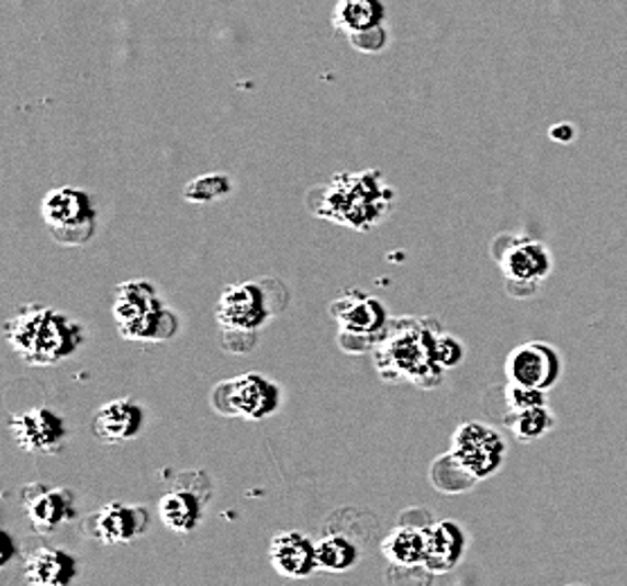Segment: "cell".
<instances>
[{
	"instance_id": "6da1fadb",
	"label": "cell",
	"mask_w": 627,
	"mask_h": 586,
	"mask_svg": "<svg viewBox=\"0 0 627 586\" xmlns=\"http://www.w3.org/2000/svg\"><path fill=\"white\" fill-rule=\"evenodd\" d=\"M12 352L27 365L48 368L70 359L87 341L83 327L46 305H25L5 323Z\"/></svg>"
},
{
	"instance_id": "7a4b0ae2",
	"label": "cell",
	"mask_w": 627,
	"mask_h": 586,
	"mask_svg": "<svg viewBox=\"0 0 627 586\" xmlns=\"http://www.w3.org/2000/svg\"><path fill=\"white\" fill-rule=\"evenodd\" d=\"M395 203V192L384 183L380 172L337 174L321 188L312 211L339 226L366 233L384 222Z\"/></svg>"
},
{
	"instance_id": "3957f363",
	"label": "cell",
	"mask_w": 627,
	"mask_h": 586,
	"mask_svg": "<svg viewBox=\"0 0 627 586\" xmlns=\"http://www.w3.org/2000/svg\"><path fill=\"white\" fill-rule=\"evenodd\" d=\"M111 314L120 337L132 343H165L175 339L181 329L179 316L165 305L149 280L117 284Z\"/></svg>"
},
{
	"instance_id": "277c9868",
	"label": "cell",
	"mask_w": 627,
	"mask_h": 586,
	"mask_svg": "<svg viewBox=\"0 0 627 586\" xmlns=\"http://www.w3.org/2000/svg\"><path fill=\"white\" fill-rule=\"evenodd\" d=\"M273 309L269 307L267 291L260 282L228 284L220 293L215 305V318L224 334V348L233 352L235 341L256 346V334L271 320Z\"/></svg>"
},
{
	"instance_id": "5b68a950",
	"label": "cell",
	"mask_w": 627,
	"mask_h": 586,
	"mask_svg": "<svg viewBox=\"0 0 627 586\" xmlns=\"http://www.w3.org/2000/svg\"><path fill=\"white\" fill-rule=\"evenodd\" d=\"M436 339L423 325L406 327L389 341V352L384 361H378V370L387 376V382L438 384L443 368L436 361Z\"/></svg>"
},
{
	"instance_id": "8992f818",
	"label": "cell",
	"mask_w": 627,
	"mask_h": 586,
	"mask_svg": "<svg viewBox=\"0 0 627 586\" xmlns=\"http://www.w3.org/2000/svg\"><path fill=\"white\" fill-rule=\"evenodd\" d=\"M41 217L59 246H83L96 237L98 211L93 196L72 185L51 190L41 201Z\"/></svg>"
},
{
	"instance_id": "52a82bcc",
	"label": "cell",
	"mask_w": 627,
	"mask_h": 586,
	"mask_svg": "<svg viewBox=\"0 0 627 586\" xmlns=\"http://www.w3.org/2000/svg\"><path fill=\"white\" fill-rule=\"evenodd\" d=\"M282 402L280 386L260 372H246L222 382L211 393V404L226 417L260 422L271 417Z\"/></svg>"
},
{
	"instance_id": "ba28073f",
	"label": "cell",
	"mask_w": 627,
	"mask_h": 586,
	"mask_svg": "<svg viewBox=\"0 0 627 586\" xmlns=\"http://www.w3.org/2000/svg\"><path fill=\"white\" fill-rule=\"evenodd\" d=\"M447 458L470 481L494 476L506 460V440L483 422H466L451 433Z\"/></svg>"
},
{
	"instance_id": "9c48e42d",
	"label": "cell",
	"mask_w": 627,
	"mask_h": 586,
	"mask_svg": "<svg viewBox=\"0 0 627 586\" xmlns=\"http://www.w3.org/2000/svg\"><path fill=\"white\" fill-rule=\"evenodd\" d=\"M329 314L339 325L342 348L352 339L363 341L366 348H370L387 337L389 316L384 305L359 289L339 293V298L329 307Z\"/></svg>"
},
{
	"instance_id": "30bf717a",
	"label": "cell",
	"mask_w": 627,
	"mask_h": 586,
	"mask_svg": "<svg viewBox=\"0 0 627 586\" xmlns=\"http://www.w3.org/2000/svg\"><path fill=\"white\" fill-rule=\"evenodd\" d=\"M10 433L25 453L53 455L66 447L68 425L57 410L34 406L10 417Z\"/></svg>"
},
{
	"instance_id": "8fae6325",
	"label": "cell",
	"mask_w": 627,
	"mask_h": 586,
	"mask_svg": "<svg viewBox=\"0 0 627 586\" xmlns=\"http://www.w3.org/2000/svg\"><path fill=\"white\" fill-rule=\"evenodd\" d=\"M149 528V512L136 504L111 500L93 517L87 519V534L100 541L102 546H124L143 537Z\"/></svg>"
},
{
	"instance_id": "7c38bea8",
	"label": "cell",
	"mask_w": 627,
	"mask_h": 586,
	"mask_svg": "<svg viewBox=\"0 0 627 586\" xmlns=\"http://www.w3.org/2000/svg\"><path fill=\"white\" fill-rule=\"evenodd\" d=\"M562 372L560 354L549 343H524L515 348L506 361V374L511 384L549 391Z\"/></svg>"
},
{
	"instance_id": "4fadbf2b",
	"label": "cell",
	"mask_w": 627,
	"mask_h": 586,
	"mask_svg": "<svg viewBox=\"0 0 627 586\" xmlns=\"http://www.w3.org/2000/svg\"><path fill=\"white\" fill-rule=\"evenodd\" d=\"M21 498L27 521L32 530H36L38 534H51L59 530L77 515L75 494L68 487H51L44 483H36L27 485Z\"/></svg>"
},
{
	"instance_id": "5bb4252c",
	"label": "cell",
	"mask_w": 627,
	"mask_h": 586,
	"mask_svg": "<svg viewBox=\"0 0 627 586\" xmlns=\"http://www.w3.org/2000/svg\"><path fill=\"white\" fill-rule=\"evenodd\" d=\"M147 415L143 406L130 397H117L102 404L91 422V431L102 444H122L138 438L145 429Z\"/></svg>"
},
{
	"instance_id": "9a60e30c",
	"label": "cell",
	"mask_w": 627,
	"mask_h": 586,
	"mask_svg": "<svg viewBox=\"0 0 627 586\" xmlns=\"http://www.w3.org/2000/svg\"><path fill=\"white\" fill-rule=\"evenodd\" d=\"M269 564L284 579H307L318 571L316 541L296 530H282L269 541Z\"/></svg>"
},
{
	"instance_id": "2e32d148",
	"label": "cell",
	"mask_w": 627,
	"mask_h": 586,
	"mask_svg": "<svg viewBox=\"0 0 627 586\" xmlns=\"http://www.w3.org/2000/svg\"><path fill=\"white\" fill-rule=\"evenodd\" d=\"M499 260L508 280V286L522 284L535 289L551 273L553 267L549 248L533 239H511L504 253L499 256Z\"/></svg>"
},
{
	"instance_id": "e0dca14e",
	"label": "cell",
	"mask_w": 627,
	"mask_h": 586,
	"mask_svg": "<svg viewBox=\"0 0 627 586\" xmlns=\"http://www.w3.org/2000/svg\"><path fill=\"white\" fill-rule=\"evenodd\" d=\"M79 562L64 549L41 546L25 560V586H72Z\"/></svg>"
},
{
	"instance_id": "ac0fdd59",
	"label": "cell",
	"mask_w": 627,
	"mask_h": 586,
	"mask_svg": "<svg viewBox=\"0 0 627 586\" xmlns=\"http://www.w3.org/2000/svg\"><path fill=\"white\" fill-rule=\"evenodd\" d=\"M205 510V498L192 487H172L158 500V517L175 534H190L199 528Z\"/></svg>"
},
{
	"instance_id": "d6986e66",
	"label": "cell",
	"mask_w": 627,
	"mask_h": 586,
	"mask_svg": "<svg viewBox=\"0 0 627 586\" xmlns=\"http://www.w3.org/2000/svg\"><path fill=\"white\" fill-rule=\"evenodd\" d=\"M468 546V539L463 528L456 521H440L429 528V541H427V560L425 568L434 575L449 573L458 566Z\"/></svg>"
},
{
	"instance_id": "ffe728a7",
	"label": "cell",
	"mask_w": 627,
	"mask_h": 586,
	"mask_svg": "<svg viewBox=\"0 0 627 586\" xmlns=\"http://www.w3.org/2000/svg\"><path fill=\"white\" fill-rule=\"evenodd\" d=\"M429 528L398 526L382 541V555L398 568L425 566Z\"/></svg>"
},
{
	"instance_id": "44dd1931",
	"label": "cell",
	"mask_w": 627,
	"mask_h": 586,
	"mask_svg": "<svg viewBox=\"0 0 627 586\" xmlns=\"http://www.w3.org/2000/svg\"><path fill=\"white\" fill-rule=\"evenodd\" d=\"M387 8L382 0H339L334 10V25L348 38L384 27Z\"/></svg>"
},
{
	"instance_id": "7402d4cb",
	"label": "cell",
	"mask_w": 627,
	"mask_h": 586,
	"mask_svg": "<svg viewBox=\"0 0 627 586\" xmlns=\"http://www.w3.org/2000/svg\"><path fill=\"white\" fill-rule=\"evenodd\" d=\"M357 543L344 534H325L316 541L318 571L346 573L359 564Z\"/></svg>"
},
{
	"instance_id": "603a6c76",
	"label": "cell",
	"mask_w": 627,
	"mask_h": 586,
	"mask_svg": "<svg viewBox=\"0 0 627 586\" xmlns=\"http://www.w3.org/2000/svg\"><path fill=\"white\" fill-rule=\"evenodd\" d=\"M233 192V181L226 174H203L192 179L186 188H183V199L188 203H215L226 199Z\"/></svg>"
},
{
	"instance_id": "cb8c5ba5",
	"label": "cell",
	"mask_w": 627,
	"mask_h": 586,
	"mask_svg": "<svg viewBox=\"0 0 627 586\" xmlns=\"http://www.w3.org/2000/svg\"><path fill=\"white\" fill-rule=\"evenodd\" d=\"M553 427V413L547 406L528 408L515 415L513 429L519 440H537Z\"/></svg>"
},
{
	"instance_id": "d4e9b609",
	"label": "cell",
	"mask_w": 627,
	"mask_h": 586,
	"mask_svg": "<svg viewBox=\"0 0 627 586\" xmlns=\"http://www.w3.org/2000/svg\"><path fill=\"white\" fill-rule=\"evenodd\" d=\"M508 404L515 413L528 410V408H537V406H547L545 399V391H537V388H526V386H517L511 384L508 386Z\"/></svg>"
},
{
	"instance_id": "484cf974",
	"label": "cell",
	"mask_w": 627,
	"mask_h": 586,
	"mask_svg": "<svg viewBox=\"0 0 627 586\" xmlns=\"http://www.w3.org/2000/svg\"><path fill=\"white\" fill-rule=\"evenodd\" d=\"M463 346L458 339L454 337H445V334H440V337L436 339V361L443 370H449V368H456L458 363L463 361Z\"/></svg>"
},
{
	"instance_id": "4316f807",
	"label": "cell",
	"mask_w": 627,
	"mask_h": 586,
	"mask_svg": "<svg viewBox=\"0 0 627 586\" xmlns=\"http://www.w3.org/2000/svg\"><path fill=\"white\" fill-rule=\"evenodd\" d=\"M350 44L361 53H380L387 46V30L380 27V30H372L366 34L350 36Z\"/></svg>"
},
{
	"instance_id": "83f0119b",
	"label": "cell",
	"mask_w": 627,
	"mask_h": 586,
	"mask_svg": "<svg viewBox=\"0 0 627 586\" xmlns=\"http://www.w3.org/2000/svg\"><path fill=\"white\" fill-rule=\"evenodd\" d=\"M549 136H551V140H556V143L569 145V143H573V138H575V127H573V124H569V122L553 124Z\"/></svg>"
},
{
	"instance_id": "f1b7e54d",
	"label": "cell",
	"mask_w": 627,
	"mask_h": 586,
	"mask_svg": "<svg viewBox=\"0 0 627 586\" xmlns=\"http://www.w3.org/2000/svg\"><path fill=\"white\" fill-rule=\"evenodd\" d=\"M0 537H3V555H0V560H3V566H5V564H10L12 553H14V539L8 532H3Z\"/></svg>"
},
{
	"instance_id": "f546056e",
	"label": "cell",
	"mask_w": 627,
	"mask_h": 586,
	"mask_svg": "<svg viewBox=\"0 0 627 586\" xmlns=\"http://www.w3.org/2000/svg\"><path fill=\"white\" fill-rule=\"evenodd\" d=\"M573 586H578V584H573Z\"/></svg>"
}]
</instances>
